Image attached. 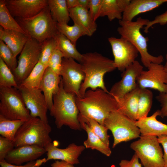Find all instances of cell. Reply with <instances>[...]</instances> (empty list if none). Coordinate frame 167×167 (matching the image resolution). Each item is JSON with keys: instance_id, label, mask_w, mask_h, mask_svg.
<instances>
[{"instance_id": "48", "label": "cell", "mask_w": 167, "mask_h": 167, "mask_svg": "<svg viewBox=\"0 0 167 167\" xmlns=\"http://www.w3.org/2000/svg\"><path fill=\"white\" fill-rule=\"evenodd\" d=\"M78 6L88 10L90 0H78Z\"/></svg>"}, {"instance_id": "20", "label": "cell", "mask_w": 167, "mask_h": 167, "mask_svg": "<svg viewBox=\"0 0 167 167\" xmlns=\"http://www.w3.org/2000/svg\"><path fill=\"white\" fill-rule=\"evenodd\" d=\"M61 80V76L47 67L41 80L40 89L45 97L49 110L53 105L54 95L58 91Z\"/></svg>"}, {"instance_id": "23", "label": "cell", "mask_w": 167, "mask_h": 167, "mask_svg": "<svg viewBox=\"0 0 167 167\" xmlns=\"http://www.w3.org/2000/svg\"><path fill=\"white\" fill-rule=\"evenodd\" d=\"M29 37L26 35L15 30L0 27V40L3 41L13 52L14 56L20 53Z\"/></svg>"}, {"instance_id": "35", "label": "cell", "mask_w": 167, "mask_h": 167, "mask_svg": "<svg viewBox=\"0 0 167 167\" xmlns=\"http://www.w3.org/2000/svg\"><path fill=\"white\" fill-rule=\"evenodd\" d=\"M79 116L88 125L92 131L107 146H109V135L107 128L96 120L79 114Z\"/></svg>"}, {"instance_id": "21", "label": "cell", "mask_w": 167, "mask_h": 167, "mask_svg": "<svg viewBox=\"0 0 167 167\" xmlns=\"http://www.w3.org/2000/svg\"><path fill=\"white\" fill-rule=\"evenodd\" d=\"M165 2L167 0H131L123 13L122 20L132 21L137 15L153 10Z\"/></svg>"}, {"instance_id": "43", "label": "cell", "mask_w": 167, "mask_h": 167, "mask_svg": "<svg viewBox=\"0 0 167 167\" xmlns=\"http://www.w3.org/2000/svg\"><path fill=\"white\" fill-rule=\"evenodd\" d=\"M157 100L161 104L160 116L162 118L167 117V92H160L156 96Z\"/></svg>"}, {"instance_id": "7", "label": "cell", "mask_w": 167, "mask_h": 167, "mask_svg": "<svg viewBox=\"0 0 167 167\" xmlns=\"http://www.w3.org/2000/svg\"><path fill=\"white\" fill-rule=\"evenodd\" d=\"M0 115L11 120H29L31 117L18 89L0 87Z\"/></svg>"}, {"instance_id": "28", "label": "cell", "mask_w": 167, "mask_h": 167, "mask_svg": "<svg viewBox=\"0 0 167 167\" xmlns=\"http://www.w3.org/2000/svg\"><path fill=\"white\" fill-rule=\"evenodd\" d=\"M57 40V48L62 53L64 58H71L81 62L83 54L77 50L76 45L73 44L67 37L59 32L56 37Z\"/></svg>"}, {"instance_id": "1", "label": "cell", "mask_w": 167, "mask_h": 167, "mask_svg": "<svg viewBox=\"0 0 167 167\" xmlns=\"http://www.w3.org/2000/svg\"><path fill=\"white\" fill-rule=\"evenodd\" d=\"M75 101L80 115L103 126L110 113L118 109L115 98L100 88L87 90L83 97L76 96Z\"/></svg>"}, {"instance_id": "14", "label": "cell", "mask_w": 167, "mask_h": 167, "mask_svg": "<svg viewBox=\"0 0 167 167\" xmlns=\"http://www.w3.org/2000/svg\"><path fill=\"white\" fill-rule=\"evenodd\" d=\"M25 105L32 118H38L48 123L47 113L48 108L45 97L40 88H28L19 86Z\"/></svg>"}, {"instance_id": "31", "label": "cell", "mask_w": 167, "mask_h": 167, "mask_svg": "<svg viewBox=\"0 0 167 167\" xmlns=\"http://www.w3.org/2000/svg\"><path fill=\"white\" fill-rule=\"evenodd\" d=\"M47 67L40 62L28 76L19 85L28 88H40L45 71Z\"/></svg>"}, {"instance_id": "25", "label": "cell", "mask_w": 167, "mask_h": 167, "mask_svg": "<svg viewBox=\"0 0 167 167\" xmlns=\"http://www.w3.org/2000/svg\"><path fill=\"white\" fill-rule=\"evenodd\" d=\"M131 0H102L99 17L106 16L110 21L122 19L123 13Z\"/></svg>"}, {"instance_id": "16", "label": "cell", "mask_w": 167, "mask_h": 167, "mask_svg": "<svg viewBox=\"0 0 167 167\" xmlns=\"http://www.w3.org/2000/svg\"><path fill=\"white\" fill-rule=\"evenodd\" d=\"M11 15L27 19L37 15L48 6V0H5Z\"/></svg>"}, {"instance_id": "41", "label": "cell", "mask_w": 167, "mask_h": 167, "mask_svg": "<svg viewBox=\"0 0 167 167\" xmlns=\"http://www.w3.org/2000/svg\"><path fill=\"white\" fill-rule=\"evenodd\" d=\"M46 162V158H45L27 163L23 165H16L11 164L4 160L0 161V167H40L43 163Z\"/></svg>"}, {"instance_id": "6", "label": "cell", "mask_w": 167, "mask_h": 167, "mask_svg": "<svg viewBox=\"0 0 167 167\" xmlns=\"http://www.w3.org/2000/svg\"><path fill=\"white\" fill-rule=\"evenodd\" d=\"M51 127L38 118L24 122L17 132L13 142L15 148L36 145L45 148L52 142L49 134Z\"/></svg>"}, {"instance_id": "13", "label": "cell", "mask_w": 167, "mask_h": 167, "mask_svg": "<svg viewBox=\"0 0 167 167\" xmlns=\"http://www.w3.org/2000/svg\"><path fill=\"white\" fill-rule=\"evenodd\" d=\"M147 71H143L137 79L141 88L154 89L160 92H167V71L161 64L151 63Z\"/></svg>"}, {"instance_id": "46", "label": "cell", "mask_w": 167, "mask_h": 167, "mask_svg": "<svg viewBox=\"0 0 167 167\" xmlns=\"http://www.w3.org/2000/svg\"><path fill=\"white\" fill-rule=\"evenodd\" d=\"M51 167H74V165L63 161L57 160L51 164Z\"/></svg>"}, {"instance_id": "42", "label": "cell", "mask_w": 167, "mask_h": 167, "mask_svg": "<svg viewBox=\"0 0 167 167\" xmlns=\"http://www.w3.org/2000/svg\"><path fill=\"white\" fill-rule=\"evenodd\" d=\"M157 24L161 25L167 24V10L163 13L156 16L153 20L149 21L148 24L144 27V32L148 33L150 27Z\"/></svg>"}, {"instance_id": "27", "label": "cell", "mask_w": 167, "mask_h": 167, "mask_svg": "<svg viewBox=\"0 0 167 167\" xmlns=\"http://www.w3.org/2000/svg\"><path fill=\"white\" fill-rule=\"evenodd\" d=\"M48 6L56 22L68 24L70 18L66 0H48Z\"/></svg>"}, {"instance_id": "44", "label": "cell", "mask_w": 167, "mask_h": 167, "mask_svg": "<svg viewBox=\"0 0 167 167\" xmlns=\"http://www.w3.org/2000/svg\"><path fill=\"white\" fill-rule=\"evenodd\" d=\"M139 159L135 153L130 160H122L119 163V167H142V164L139 162Z\"/></svg>"}, {"instance_id": "5", "label": "cell", "mask_w": 167, "mask_h": 167, "mask_svg": "<svg viewBox=\"0 0 167 167\" xmlns=\"http://www.w3.org/2000/svg\"><path fill=\"white\" fill-rule=\"evenodd\" d=\"M15 19L29 37L40 44L47 39L56 37L59 33L57 23L53 19L48 6L32 17Z\"/></svg>"}, {"instance_id": "8", "label": "cell", "mask_w": 167, "mask_h": 167, "mask_svg": "<svg viewBox=\"0 0 167 167\" xmlns=\"http://www.w3.org/2000/svg\"><path fill=\"white\" fill-rule=\"evenodd\" d=\"M133 121L117 110L110 113L105 119L104 125L111 132L114 138L112 148L120 143L139 138V128Z\"/></svg>"}, {"instance_id": "19", "label": "cell", "mask_w": 167, "mask_h": 167, "mask_svg": "<svg viewBox=\"0 0 167 167\" xmlns=\"http://www.w3.org/2000/svg\"><path fill=\"white\" fill-rule=\"evenodd\" d=\"M158 109L152 115L140 118L135 121L141 135L160 136L167 135V125L157 120L156 117L160 116Z\"/></svg>"}, {"instance_id": "2", "label": "cell", "mask_w": 167, "mask_h": 167, "mask_svg": "<svg viewBox=\"0 0 167 167\" xmlns=\"http://www.w3.org/2000/svg\"><path fill=\"white\" fill-rule=\"evenodd\" d=\"M80 63L85 75L79 90L80 97H83L89 88H100L109 93L105 85L104 77L106 73L116 69L113 60L96 52H91L83 54Z\"/></svg>"}, {"instance_id": "3", "label": "cell", "mask_w": 167, "mask_h": 167, "mask_svg": "<svg viewBox=\"0 0 167 167\" xmlns=\"http://www.w3.org/2000/svg\"><path fill=\"white\" fill-rule=\"evenodd\" d=\"M75 96L65 91L61 80L58 91L53 96V105L49 110L50 114L54 118L58 129L66 126L72 130H81L78 120L79 112L76 103Z\"/></svg>"}, {"instance_id": "45", "label": "cell", "mask_w": 167, "mask_h": 167, "mask_svg": "<svg viewBox=\"0 0 167 167\" xmlns=\"http://www.w3.org/2000/svg\"><path fill=\"white\" fill-rule=\"evenodd\" d=\"M157 138L159 142L162 145L164 150L163 158L164 167H167V135L161 136Z\"/></svg>"}, {"instance_id": "34", "label": "cell", "mask_w": 167, "mask_h": 167, "mask_svg": "<svg viewBox=\"0 0 167 167\" xmlns=\"http://www.w3.org/2000/svg\"><path fill=\"white\" fill-rule=\"evenodd\" d=\"M0 87L14 88L17 89L19 87L12 72L0 58Z\"/></svg>"}, {"instance_id": "38", "label": "cell", "mask_w": 167, "mask_h": 167, "mask_svg": "<svg viewBox=\"0 0 167 167\" xmlns=\"http://www.w3.org/2000/svg\"><path fill=\"white\" fill-rule=\"evenodd\" d=\"M64 56L60 50L57 48L51 55L48 62V67L60 75L62 62Z\"/></svg>"}, {"instance_id": "40", "label": "cell", "mask_w": 167, "mask_h": 167, "mask_svg": "<svg viewBox=\"0 0 167 167\" xmlns=\"http://www.w3.org/2000/svg\"><path fill=\"white\" fill-rule=\"evenodd\" d=\"M102 0H90L88 11L92 19L95 22L99 17Z\"/></svg>"}, {"instance_id": "24", "label": "cell", "mask_w": 167, "mask_h": 167, "mask_svg": "<svg viewBox=\"0 0 167 167\" xmlns=\"http://www.w3.org/2000/svg\"><path fill=\"white\" fill-rule=\"evenodd\" d=\"M69 11L74 23L82 28L86 36H92L96 30L97 25L91 18L88 10L78 6L69 9Z\"/></svg>"}, {"instance_id": "47", "label": "cell", "mask_w": 167, "mask_h": 167, "mask_svg": "<svg viewBox=\"0 0 167 167\" xmlns=\"http://www.w3.org/2000/svg\"><path fill=\"white\" fill-rule=\"evenodd\" d=\"M67 6L68 9L78 6V0H66Z\"/></svg>"}, {"instance_id": "11", "label": "cell", "mask_w": 167, "mask_h": 167, "mask_svg": "<svg viewBox=\"0 0 167 167\" xmlns=\"http://www.w3.org/2000/svg\"><path fill=\"white\" fill-rule=\"evenodd\" d=\"M60 76L65 91L80 97V88L85 77L81 64L72 58H63Z\"/></svg>"}, {"instance_id": "22", "label": "cell", "mask_w": 167, "mask_h": 167, "mask_svg": "<svg viewBox=\"0 0 167 167\" xmlns=\"http://www.w3.org/2000/svg\"><path fill=\"white\" fill-rule=\"evenodd\" d=\"M140 88L138 86L133 90L119 97H114L118 103L117 110L131 119H138V102Z\"/></svg>"}, {"instance_id": "33", "label": "cell", "mask_w": 167, "mask_h": 167, "mask_svg": "<svg viewBox=\"0 0 167 167\" xmlns=\"http://www.w3.org/2000/svg\"><path fill=\"white\" fill-rule=\"evenodd\" d=\"M57 27L59 32L65 36L75 45L80 37L86 35L82 28L75 24L72 26H70L67 24L57 23Z\"/></svg>"}, {"instance_id": "29", "label": "cell", "mask_w": 167, "mask_h": 167, "mask_svg": "<svg viewBox=\"0 0 167 167\" xmlns=\"http://www.w3.org/2000/svg\"><path fill=\"white\" fill-rule=\"evenodd\" d=\"M0 24L4 29L15 30L26 34L10 13L5 0H0Z\"/></svg>"}, {"instance_id": "18", "label": "cell", "mask_w": 167, "mask_h": 167, "mask_svg": "<svg viewBox=\"0 0 167 167\" xmlns=\"http://www.w3.org/2000/svg\"><path fill=\"white\" fill-rule=\"evenodd\" d=\"M46 152L45 148L36 145H25L15 148L6 156L7 162L16 165L36 160Z\"/></svg>"}, {"instance_id": "10", "label": "cell", "mask_w": 167, "mask_h": 167, "mask_svg": "<svg viewBox=\"0 0 167 167\" xmlns=\"http://www.w3.org/2000/svg\"><path fill=\"white\" fill-rule=\"evenodd\" d=\"M41 51V44L29 37L20 53L17 66L12 72L19 86L39 62Z\"/></svg>"}, {"instance_id": "12", "label": "cell", "mask_w": 167, "mask_h": 167, "mask_svg": "<svg viewBox=\"0 0 167 167\" xmlns=\"http://www.w3.org/2000/svg\"><path fill=\"white\" fill-rule=\"evenodd\" d=\"M108 41L111 47L115 66L122 72L136 60L139 52L132 44L122 37H111Z\"/></svg>"}, {"instance_id": "9", "label": "cell", "mask_w": 167, "mask_h": 167, "mask_svg": "<svg viewBox=\"0 0 167 167\" xmlns=\"http://www.w3.org/2000/svg\"><path fill=\"white\" fill-rule=\"evenodd\" d=\"M130 147L143 167H164L163 154L156 136L140 135Z\"/></svg>"}, {"instance_id": "4", "label": "cell", "mask_w": 167, "mask_h": 167, "mask_svg": "<svg viewBox=\"0 0 167 167\" xmlns=\"http://www.w3.org/2000/svg\"><path fill=\"white\" fill-rule=\"evenodd\" d=\"M149 20L140 17L135 21L119 20L120 26L117 31L121 37L132 44L138 49L141 61L143 65L148 68L151 63L161 64L164 60L162 55L155 56L150 54L147 49L148 38L144 37L141 32L140 30L146 26Z\"/></svg>"}, {"instance_id": "15", "label": "cell", "mask_w": 167, "mask_h": 167, "mask_svg": "<svg viewBox=\"0 0 167 167\" xmlns=\"http://www.w3.org/2000/svg\"><path fill=\"white\" fill-rule=\"evenodd\" d=\"M143 71V66L135 60L122 72V79L113 84L109 93L114 97H119L135 89L138 86L137 78Z\"/></svg>"}, {"instance_id": "36", "label": "cell", "mask_w": 167, "mask_h": 167, "mask_svg": "<svg viewBox=\"0 0 167 167\" xmlns=\"http://www.w3.org/2000/svg\"><path fill=\"white\" fill-rule=\"evenodd\" d=\"M40 44L41 51L39 62L47 67L49 60L54 50L57 48L56 37L47 39Z\"/></svg>"}, {"instance_id": "30", "label": "cell", "mask_w": 167, "mask_h": 167, "mask_svg": "<svg viewBox=\"0 0 167 167\" xmlns=\"http://www.w3.org/2000/svg\"><path fill=\"white\" fill-rule=\"evenodd\" d=\"M24 121L11 120L0 115V134L8 139L14 141L18 130Z\"/></svg>"}, {"instance_id": "37", "label": "cell", "mask_w": 167, "mask_h": 167, "mask_svg": "<svg viewBox=\"0 0 167 167\" xmlns=\"http://www.w3.org/2000/svg\"><path fill=\"white\" fill-rule=\"evenodd\" d=\"M0 58L13 72L17 66L18 61L11 50L1 40H0Z\"/></svg>"}, {"instance_id": "39", "label": "cell", "mask_w": 167, "mask_h": 167, "mask_svg": "<svg viewBox=\"0 0 167 167\" xmlns=\"http://www.w3.org/2000/svg\"><path fill=\"white\" fill-rule=\"evenodd\" d=\"M15 148L13 142L0 136V161L5 160L8 154Z\"/></svg>"}, {"instance_id": "26", "label": "cell", "mask_w": 167, "mask_h": 167, "mask_svg": "<svg viewBox=\"0 0 167 167\" xmlns=\"http://www.w3.org/2000/svg\"><path fill=\"white\" fill-rule=\"evenodd\" d=\"M78 120L81 129L85 130L87 134V139L84 142L86 148L96 150L105 155L109 156L111 151L109 146L106 145L91 130L88 125L79 116Z\"/></svg>"}, {"instance_id": "17", "label": "cell", "mask_w": 167, "mask_h": 167, "mask_svg": "<svg viewBox=\"0 0 167 167\" xmlns=\"http://www.w3.org/2000/svg\"><path fill=\"white\" fill-rule=\"evenodd\" d=\"M85 148L84 145H78L72 143L66 148H59L53 143L45 148L47 153L46 162L50 160L63 161L73 165L79 163V157Z\"/></svg>"}, {"instance_id": "32", "label": "cell", "mask_w": 167, "mask_h": 167, "mask_svg": "<svg viewBox=\"0 0 167 167\" xmlns=\"http://www.w3.org/2000/svg\"><path fill=\"white\" fill-rule=\"evenodd\" d=\"M152 92L147 88H140L138 98V120L148 116L152 103Z\"/></svg>"}, {"instance_id": "49", "label": "cell", "mask_w": 167, "mask_h": 167, "mask_svg": "<svg viewBox=\"0 0 167 167\" xmlns=\"http://www.w3.org/2000/svg\"><path fill=\"white\" fill-rule=\"evenodd\" d=\"M166 62L165 65H164V67L166 71H167V54L166 55Z\"/></svg>"}, {"instance_id": "50", "label": "cell", "mask_w": 167, "mask_h": 167, "mask_svg": "<svg viewBox=\"0 0 167 167\" xmlns=\"http://www.w3.org/2000/svg\"></svg>"}]
</instances>
